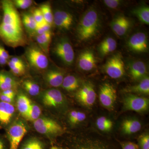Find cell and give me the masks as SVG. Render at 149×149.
Segmentation results:
<instances>
[{"label": "cell", "instance_id": "cell-44", "mask_svg": "<svg viewBox=\"0 0 149 149\" xmlns=\"http://www.w3.org/2000/svg\"><path fill=\"white\" fill-rule=\"evenodd\" d=\"M10 61L14 63H16V64L24 65L23 61H22V60L21 59L18 58L17 57H14L11 58V59Z\"/></svg>", "mask_w": 149, "mask_h": 149}, {"label": "cell", "instance_id": "cell-38", "mask_svg": "<svg viewBox=\"0 0 149 149\" xmlns=\"http://www.w3.org/2000/svg\"><path fill=\"white\" fill-rule=\"evenodd\" d=\"M51 25L47 23L38 25L35 32L37 35H42L49 31H50Z\"/></svg>", "mask_w": 149, "mask_h": 149}, {"label": "cell", "instance_id": "cell-2", "mask_svg": "<svg viewBox=\"0 0 149 149\" xmlns=\"http://www.w3.org/2000/svg\"><path fill=\"white\" fill-rule=\"evenodd\" d=\"M100 17L95 10L91 9L83 15L77 28V33L80 40L91 39L97 34L100 27Z\"/></svg>", "mask_w": 149, "mask_h": 149}, {"label": "cell", "instance_id": "cell-31", "mask_svg": "<svg viewBox=\"0 0 149 149\" xmlns=\"http://www.w3.org/2000/svg\"><path fill=\"white\" fill-rule=\"evenodd\" d=\"M42 110L39 106L32 103L30 108L24 118L30 121L34 122L40 117Z\"/></svg>", "mask_w": 149, "mask_h": 149}, {"label": "cell", "instance_id": "cell-35", "mask_svg": "<svg viewBox=\"0 0 149 149\" xmlns=\"http://www.w3.org/2000/svg\"><path fill=\"white\" fill-rule=\"evenodd\" d=\"M31 0H15L13 2L15 7L21 9H26L29 8L32 4Z\"/></svg>", "mask_w": 149, "mask_h": 149}, {"label": "cell", "instance_id": "cell-6", "mask_svg": "<svg viewBox=\"0 0 149 149\" xmlns=\"http://www.w3.org/2000/svg\"><path fill=\"white\" fill-rule=\"evenodd\" d=\"M149 106V100L148 98L130 93L126 95L123 99V108L125 111L143 112L148 110Z\"/></svg>", "mask_w": 149, "mask_h": 149}, {"label": "cell", "instance_id": "cell-17", "mask_svg": "<svg viewBox=\"0 0 149 149\" xmlns=\"http://www.w3.org/2000/svg\"><path fill=\"white\" fill-rule=\"evenodd\" d=\"M129 73L133 80H142L146 76L147 70L146 64L141 61L133 62L129 67Z\"/></svg>", "mask_w": 149, "mask_h": 149}, {"label": "cell", "instance_id": "cell-22", "mask_svg": "<svg viewBox=\"0 0 149 149\" xmlns=\"http://www.w3.org/2000/svg\"><path fill=\"white\" fill-rule=\"evenodd\" d=\"M125 92L128 93H137L149 95V78L146 76L141 80V82L136 85L130 86L126 88Z\"/></svg>", "mask_w": 149, "mask_h": 149}, {"label": "cell", "instance_id": "cell-18", "mask_svg": "<svg viewBox=\"0 0 149 149\" xmlns=\"http://www.w3.org/2000/svg\"><path fill=\"white\" fill-rule=\"evenodd\" d=\"M17 87V82L13 76L5 70H0V91L15 90Z\"/></svg>", "mask_w": 149, "mask_h": 149}, {"label": "cell", "instance_id": "cell-15", "mask_svg": "<svg viewBox=\"0 0 149 149\" xmlns=\"http://www.w3.org/2000/svg\"><path fill=\"white\" fill-rule=\"evenodd\" d=\"M73 22V17L65 11L58 10L54 15V22L57 27L68 30L71 27Z\"/></svg>", "mask_w": 149, "mask_h": 149}, {"label": "cell", "instance_id": "cell-39", "mask_svg": "<svg viewBox=\"0 0 149 149\" xmlns=\"http://www.w3.org/2000/svg\"><path fill=\"white\" fill-rule=\"evenodd\" d=\"M104 2L108 7L114 9L120 5L121 2L118 0H105Z\"/></svg>", "mask_w": 149, "mask_h": 149}, {"label": "cell", "instance_id": "cell-24", "mask_svg": "<svg viewBox=\"0 0 149 149\" xmlns=\"http://www.w3.org/2000/svg\"><path fill=\"white\" fill-rule=\"evenodd\" d=\"M117 47L116 41L112 37H107L104 40L99 46V50L101 55H107L115 50Z\"/></svg>", "mask_w": 149, "mask_h": 149}, {"label": "cell", "instance_id": "cell-32", "mask_svg": "<svg viewBox=\"0 0 149 149\" xmlns=\"http://www.w3.org/2000/svg\"><path fill=\"white\" fill-rule=\"evenodd\" d=\"M86 116L84 113L77 111H72L68 114V120L72 125L79 124L86 119Z\"/></svg>", "mask_w": 149, "mask_h": 149}, {"label": "cell", "instance_id": "cell-27", "mask_svg": "<svg viewBox=\"0 0 149 149\" xmlns=\"http://www.w3.org/2000/svg\"><path fill=\"white\" fill-rule=\"evenodd\" d=\"M140 21L144 24H149V8L148 6H142L134 9L132 11Z\"/></svg>", "mask_w": 149, "mask_h": 149}, {"label": "cell", "instance_id": "cell-1", "mask_svg": "<svg viewBox=\"0 0 149 149\" xmlns=\"http://www.w3.org/2000/svg\"><path fill=\"white\" fill-rule=\"evenodd\" d=\"M3 17L0 22V40L7 45L16 48L24 45L26 37L22 22L13 2H1Z\"/></svg>", "mask_w": 149, "mask_h": 149}, {"label": "cell", "instance_id": "cell-26", "mask_svg": "<svg viewBox=\"0 0 149 149\" xmlns=\"http://www.w3.org/2000/svg\"><path fill=\"white\" fill-rule=\"evenodd\" d=\"M52 34L51 31L42 35H37L36 40L37 43L40 45L42 50L45 54L49 52V47L52 40Z\"/></svg>", "mask_w": 149, "mask_h": 149}, {"label": "cell", "instance_id": "cell-4", "mask_svg": "<svg viewBox=\"0 0 149 149\" xmlns=\"http://www.w3.org/2000/svg\"><path fill=\"white\" fill-rule=\"evenodd\" d=\"M33 125L38 133L48 137H55L63 132L61 125L49 118L40 117L33 122Z\"/></svg>", "mask_w": 149, "mask_h": 149}, {"label": "cell", "instance_id": "cell-8", "mask_svg": "<svg viewBox=\"0 0 149 149\" xmlns=\"http://www.w3.org/2000/svg\"><path fill=\"white\" fill-rule=\"evenodd\" d=\"M54 52L65 64L70 65L73 63L74 56V50L67 40L63 39L59 41L54 48Z\"/></svg>", "mask_w": 149, "mask_h": 149}, {"label": "cell", "instance_id": "cell-14", "mask_svg": "<svg viewBox=\"0 0 149 149\" xmlns=\"http://www.w3.org/2000/svg\"><path fill=\"white\" fill-rule=\"evenodd\" d=\"M78 66L84 71H90L95 68L96 60L93 51L86 50L81 53L78 58Z\"/></svg>", "mask_w": 149, "mask_h": 149}, {"label": "cell", "instance_id": "cell-45", "mask_svg": "<svg viewBox=\"0 0 149 149\" xmlns=\"http://www.w3.org/2000/svg\"><path fill=\"white\" fill-rule=\"evenodd\" d=\"M8 60L6 59L5 58H3L2 56L0 55V65H4L8 63Z\"/></svg>", "mask_w": 149, "mask_h": 149}, {"label": "cell", "instance_id": "cell-33", "mask_svg": "<svg viewBox=\"0 0 149 149\" xmlns=\"http://www.w3.org/2000/svg\"><path fill=\"white\" fill-rule=\"evenodd\" d=\"M39 8L42 13L46 23L52 25L54 22V15L52 12L50 5L48 3L44 4Z\"/></svg>", "mask_w": 149, "mask_h": 149}, {"label": "cell", "instance_id": "cell-16", "mask_svg": "<svg viewBox=\"0 0 149 149\" xmlns=\"http://www.w3.org/2000/svg\"><path fill=\"white\" fill-rule=\"evenodd\" d=\"M130 22L127 17L124 16H118L113 19L111 23L113 31L118 36L125 35L130 28Z\"/></svg>", "mask_w": 149, "mask_h": 149}, {"label": "cell", "instance_id": "cell-25", "mask_svg": "<svg viewBox=\"0 0 149 149\" xmlns=\"http://www.w3.org/2000/svg\"><path fill=\"white\" fill-rule=\"evenodd\" d=\"M61 86L65 91L72 92L76 91L79 88V81L75 76L68 75L63 78Z\"/></svg>", "mask_w": 149, "mask_h": 149}, {"label": "cell", "instance_id": "cell-5", "mask_svg": "<svg viewBox=\"0 0 149 149\" xmlns=\"http://www.w3.org/2000/svg\"><path fill=\"white\" fill-rule=\"evenodd\" d=\"M106 73L113 79H118L124 75L125 65L122 56L117 53L111 57L104 65Z\"/></svg>", "mask_w": 149, "mask_h": 149}, {"label": "cell", "instance_id": "cell-13", "mask_svg": "<svg viewBox=\"0 0 149 149\" xmlns=\"http://www.w3.org/2000/svg\"><path fill=\"white\" fill-rule=\"evenodd\" d=\"M15 112L12 104L0 101V127L7 128L10 124Z\"/></svg>", "mask_w": 149, "mask_h": 149}, {"label": "cell", "instance_id": "cell-30", "mask_svg": "<svg viewBox=\"0 0 149 149\" xmlns=\"http://www.w3.org/2000/svg\"><path fill=\"white\" fill-rule=\"evenodd\" d=\"M96 125L99 130L103 132H107L112 128L113 122L107 118L101 116L96 120Z\"/></svg>", "mask_w": 149, "mask_h": 149}, {"label": "cell", "instance_id": "cell-36", "mask_svg": "<svg viewBox=\"0 0 149 149\" xmlns=\"http://www.w3.org/2000/svg\"><path fill=\"white\" fill-rule=\"evenodd\" d=\"M32 15L38 25L46 23L43 17L42 13L40 8H38L35 9L33 11Z\"/></svg>", "mask_w": 149, "mask_h": 149}, {"label": "cell", "instance_id": "cell-41", "mask_svg": "<svg viewBox=\"0 0 149 149\" xmlns=\"http://www.w3.org/2000/svg\"><path fill=\"white\" fill-rule=\"evenodd\" d=\"M122 149H139V147L136 144L132 142H126L120 143Z\"/></svg>", "mask_w": 149, "mask_h": 149}, {"label": "cell", "instance_id": "cell-10", "mask_svg": "<svg viewBox=\"0 0 149 149\" xmlns=\"http://www.w3.org/2000/svg\"><path fill=\"white\" fill-rule=\"evenodd\" d=\"M96 93L93 84L90 82L85 83L76 93V98L79 102L86 107H91L96 100Z\"/></svg>", "mask_w": 149, "mask_h": 149}, {"label": "cell", "instance_id": "cell-11", "mask_svg": "<svg viewBox=\"0 0 149 149\" xmlns=\"http://www.w3.org/2000/svg\"><path fill=\"white\" fill-rule=\"evenodd\" d=\"M41 100L44 105L48 107H58L65 102L62 93L55 89H49L45 91L42 95Z\"/></svg>", "mask_w": 149, "mask_h": 149}, {"label": "cell", "instance_id": "cell-40", "mask_svg": "<svg viewBox=\"0 0 149 149\" xmlns=\"http://www.w3.org/2000/svg\"><path fill=\"white\" fill-rule=\"evenodd\" d=\"M11 71L15 75L20 76L24 74L25 72V66H19L11 69Z\"/></svg>", "mask_w": 149, "mask_h": 149}, {"label": "cell", "instance_id": "cell-47", "mask_svg": "<svg viewBox=\"0 0 149 149\" xmlns=\"http://www.w3.org/2000/svg\"><path fill=\"white\" fill-rule=\"evenodd\" d=\"M50 149H63L62 148H59L56 146H53L51 147Z\"/></svg>", "mask_w": 149, "mask_h": 149}, {"label": "cell", "instance_id": "cell-9", "mask_svg": "<svg viewBox=\"0 0 149 149\" xmlns=\"http://www.w3.org/2000/svg\"><path fill=\"white\" fill-rule=\"evenodd\" d=\"M117 95L114 87L108 83H104L100 88L99 99L102 106L109 110L114 108Z\"/></svg>", "mask_w": 149, "mask_h": 149}, {"label": "cell", "instance_id": "cell-21", "mask_svg": "<svg viewBox=\"0 0 149 149\" xmlns=\"http://www.w3.org/2000/svg\"><path fill=\"white\" fill-rule=\"evenodd\" d=\"M142 125L139 120L135 119H127L121 124V129L125 134L131 135L139 132Z\"/></svg>", "mask_w": 149, "mask_h": 149}, {"label": "cell", "instance_id": "cell-12", "mask_svg": "<svg viewBox=\"0 0 149 149\" xmlns=\"http://www.w3.org/2000/svg\"><path fill=\"white\" fill-rule=\"evenodd\" d=\"M128 47L136 52H145L148 50V42L146 35L143 32H138L132 36L128 42Z\"/></svg>", "mask_w": 149, "mask_h": 149}, {"label": "cell", "instance_id": "cell-43", "mask_svg": "<svg viewBox=\"0 0 149 149\" xmlns=\"http://www.w3.org/2000/svg\"><path fill=\"white\" fill-rule=\"evenodd\" d=\"M3 94L5 95L8 97H15V90H13V89H10V90H6V91H0Z\"/></svg>", "mask_w": 149, "mask_h": 149}, {"label": "cell", "instance_id": "cell-20", "mask_svg": "<svg viewBox=\"0 0 149 149\" xmlns=\"http://www.w3.org/2000/svg\"><path fill=\"white\" fill-rule=\"evenodd\" d=\"M73 149H115L110 144L100 141H84Z\"/></svg>", "mask_w": 149, "mask_h": 149}, {"label": "cell", "instance_id": "cell-7", "mask_svg": "<svg viewBox=\"0 0 149 149\" xmlns=\"http://www.w3.org/2000/svg\"><path fill=\"white\" fill-rule=\"evenodd\" d=\"M26 56L30 65L36 69L45 70L49 65V60L45 53L37 47L28 48Z\"/></svg>", "mask_w": 149, "mask_h": 149}, {"label": "cell", "instance_id": "cell-19", "mask_svg": "<svg viewBox=\"0 0 149 149\" xmlns=\"http://www.w3.org/2000/svg\"><path fill=\"white\" fill-rule=\"evenodd\" d=\"M45 78L48 85L52 87L57 88L61 86L64 77L61 71L50 70L46 73Z\"/></svg>", "mask_w": 149, "mask_h": 149}, {"label": "cell", "instance_id": "cell-46", "mask_svg": "<svg viewBox=\"0 0 149 149\" xmlns=\"http://www.w3.org/2000/svg\"><path fill=\"white\" fill-rule=\"evenodd\" d=\"M6 148L4 141L3 138L0 136V149H6Z\"/></svg>", "mask_w": 149, "mask_h": 149}, {"label": "cell", "instance_id": "cell-37", "mask_svg": "<svg viewBox=\"0 0 149 149\" xmlns=\"http://www.w3.org/2000/svg\"><path fill=\"white\" fill-rule=\"evenodd\" d=\"M139 146L141 149H149L148 134H144L139 138Z\"/></svg>", "mask_w": 149, "mask_h": 149}, {"label": "cell", "instance_id": "cell-23", "mask_svg": "<svg viewBox=\"0 0 149 149\" xmlns=\"http://www.w3.org/2000/svg\"><path fill=\"white\" fill-rule=\"evenodd\" d=\"M31 100L24 94L20 93L17 96L16 100V106L20 114L25 118L31 106Z\"/></svg>", "mask_w": 149, "mask_h": 149}, {"label": "cell", "instance_id": "cell-28", "mask_svg": "<svg viewBox=\"0 0 149 149\" xmlns=\"http://www.w3.org/2000/svg\"><path fill=\"white\" fill-rule=\"evenodd\" d=\"M22 86L24 90L31 96L38 95L40 93V86L32 80H24L22 83Z\"/></svg>", "mask_w": 149, "mask_h": 149}, {"label": "cell", "instance_id": "cell-3", "mask_svg": "<svg viewBox=\"0 0 149 149\" xmlns=\"http://www.w3.org/2000/svg\"><path fill=\"white\" fill-rule=\"evenodd\" d=\"M27 131L26 124L21 120H15L7 127L6 136L9 142L10 149L18 148Z\"/></svg>", "mask_w": 149, "mask_h": 149}, {"label": "cell", "instance_id": "cell-34", "mask_svg": "<svg viewBox=\"0 0 149 149\" xmlns=\"http://www.w3.org/2000/svg\"><path fill=\"white\" fill-rule=\"evenodd\" d=\"M42 142L37 138L28 139L25 142L22 149H44Z\"/></svg>", "mask_w": 149, "mask_h": 149}, {"label": "cell", "instance_id": "cell-49", "mask_svg": "<svg viewBox=\"0 0 149 149\" xmlns=\"http://www.w3.org/2000/svg\"><path fill=\"white\" fill-rule=\"evenodd\" d=\"M0 8H1V3L0 4Z\"/></svg>", "mask_w": 149, "mask_h": 149}, {"label": "cell", "instance_id": "cell-48", "mask_svg": "<svg viewBox=\"0 0 149 149\" xmlns=\"http://www.w3.org/2000/svg\"><path fill=\"white\" fill-rule=\"evenodd\" d=\"M2 17H1V15H0V22H1V21Z\"/></svg>", "mask_w": 149, "mask_h": 149}, {"label": "cell", "instance_id": "cell-42", "mask_svg": "<svg viewBox=\"0 0 149 149\" xmlns=\"http://www.w3.org/2000/svg\"><path fill=\"white\" fill-rule=\"evenodd\" d=\"M0 55L7 60L10 58V55L8 52L1 45H0Z\"/></svg>", "mask_w": 149, "mask_h": 149}, {"label": "cell", "instance_id": "cell-29", "mask_svg": "<svg viewBox=\"0 0 149 149\" xmlns=\"http://www.w3.org/2000/svg\"><path fill=\"white\" fill-rule=\"evenodd\" d=\"M22 22L24 27L29 32H35L38 25L32 15L29 14H23Z\"/></svg>", "mask_w": 149, "mask_h": 149}]
</instances>
